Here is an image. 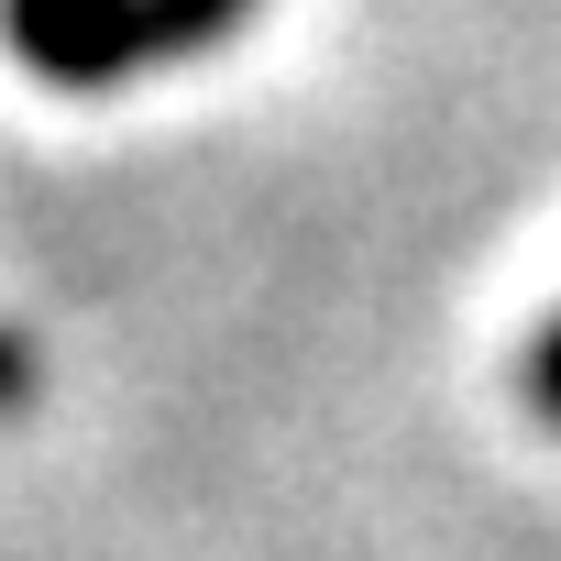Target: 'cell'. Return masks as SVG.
I'll use <instances>...</instances> for the list:
<instances>
[{
  "mask_svg": "<svg viewBox=\"0 0 561 561\" xmlns=\"http://www.w3.org/2000/svg\"><path fill=\"white\" fill-rule=\"evenodd\" d=\"M12 56L45 89H111L133 56H154L144 0H12Z\"/></svg>",
  "mask_w": 561,
  "mask_h": 561,
  "instance_id": "6da1fadb",
  "label": "cell"
},
{
  "mask_svg": "<svg viewBox=\"0 0 561 561\" xmlns=\"http://www.w3.org/2000/svg\"><path fill=\"white\" fill-rule=\"evenodd\" d=\"M242 12H253V0H144V34H154V56H198V45H220Z\"/></svg>",
  "mask_w": 561,
  "mask_h": 561,
  "instance_id": "7a4b0ae2",
  "label": "cell"
},
{
  "mask_svg": "<svg viewBox=\"0 0 561 561\" xmlns=\"http://www.w3.org/2000/svg\"><path fill=\"white\" fill-rule=\"evenodd\" d=\"M517 397H528V408L561 430V309L539 320V342H528V364H517Z\"/></svg>",
  "mask_w": 561,
  "mask_h": 561,
  "instance_id": "3957f363",
  "label": "cell"
}]
</instances>
